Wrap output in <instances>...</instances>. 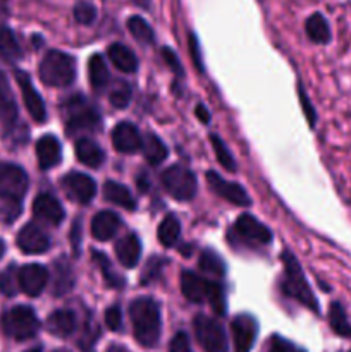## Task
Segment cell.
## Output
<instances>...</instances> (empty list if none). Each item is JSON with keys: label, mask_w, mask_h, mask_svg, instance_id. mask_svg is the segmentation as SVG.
<instances>
[{"label": "cell", "mask_w": 351, "mask_h": 352, "mask_svg": "<svg viewBox=\"0 0 351 352\" xmlns=\"http://www.w3.org/2000/svg\"><path fill=\"white\" fill-rule=\"evenodd\" d=\"M129 316L134 337L143 347L157 346L162 332L160 308L151 298H138L131 302Z\"/></svg>", "instance_id": "obj_1"}, {"label": "cell", "mask_w": 351, "mask_h": 352, "mask_svg": "<svg viewBox=\"0 0 351 352\" xmlns=\"http://www.w3.org/2000/svg\"><path fill=\"white\" fill-rule=\"evenodd\" d=\"M282 265H284V284H282L284 294L298 301L305 308L319 313V301H317L315 294L310 289L308 280H306L305 274H303L301 265L298 263V260H296V256L291 251L282 253Z\"/></svg>", "instance_id": "obj_2"}, {"label": "cell", "mask_w": 351, "mask_h": 352, "mask_svg": "<svg viewBox=\"0 0 351 352\" xmlns=\"http://www.w3.org/2000/svg\"><path fill=\"white\" fill-rule=\"evenodd\" d=\"M40 79L54 88H65L72 85L76 79L74 57L61 50L47 52L40 64Z\"/></svg>", "instance_id": "obj_3"}, {"label": "cell", "mask_w": 351, "mask_h": 352, "mask_svg": "<svg viewBox=\"0 0 351 352\" xmlns=\"http://www.w3.org/2000/svg\"><path fill=\"white\" fill-rule=\"evenodd\" d=\"M3 332L16 340L33 339L40 330V322L30 306H16L2 318Z\"/></svg>", "instance_id": "obj_4"}, {"label": "cell", "mask_w": 351, "mask_h": 352, "mask_svg": "<svg viewBox=\"0 0 351 352\" xmlns=\"http://www.w3.org/2000/svg\"><path fill=\"white\" fill-rule=\"evenodd\" d=\"M65 109H67L65 127H67L69 134L89 133V131H96L100 127L98 112L83 96H74L69 100L65 103Z\"/></svg>", "instance_id": "obj_5"}, {"label": "cell", "mask_w": 351, "mask_h": 352, "mask_svg": "<svg viewBox=\"0 0 351 352\" xmlns=\"http://www.w3.org/2000/svg\"><path fill=\"white\" fill-rule=\"evenodd\" d=\"M162 184H164L165 191L178 201H188L196 195V182L195 174L189 168L181 167V165H172V167L165 168L162 174Z\"/></svg>", "instance_id": "obj_6"}, {"label": "cell", "mask_w": 351, "mask_h": 352, "mask_svg": "<svg viewBox=\"0 0 351 352\" xmlns=\"http://www.w3.org/2000/svg\"><path fill=\"white\" fill-rule=\"evenodd\" d=\"M28 184L30 181L24 168L9 162H0V198L19 203L26 195Z\"/></svg>", "instance_id": "obj_7"}, {"label": "cell", "mask_w": 351, "mask_h": 352, "mask_svg": "<svg viewBox=\"0 0 351 352\" xmlns=\"http://www.w3.org/2000/svg\"><path fill=\"white\" fill-rule=\"evenodd\" d=\"M195 336L205 352H227V339L222 327L215 320L198 315L193 322Z\"/></svg>", "instance_id": "obj_8"}, {"label": "cell", "mask_w": 351, "mask_h": 352, "mask_svg": "<svg viewBox=\"0 0 351 352\" xmlns=\"http://www.w3.org/2000/svg\"><path fill=\"white\" fill-rule=\"evenodd\" d=\"M234 352H250L258 333V323L251 315H237L231 323Z\"/></svg>", "instance_id": "obj_9"}, {"label": "cell", "mask_w": 351, "mask_h": 352, "mask_svg": "<svg viewBox=\"0 0 351 352\" xmlns=\"http://www.w3.org/2000/svg\"><path fill=\"white\" fill-rule=\"evenodd\" d=\"M206 182H209V186L212 188V191L215 192V195H219L220 198L226 199V201L234 203V205L237 206H248L251 203L250 196L244 191V188H241L236 182L226 181V179L220 177L217 172H206Z\"/></svg>", "instance_id": "obj_10"}, {"label": "cell", "mask_w": 351, "mask_h": 352, "mask_svg": "<svg viewBox=\"0 0 351 352\" xmlns=\"http://www.w3.org/2000/svg\"><path fill=\"white\" fill-rule=\"evenodd\" d=\"M17 280H19V289L24 294L30 296V298H36L47 287L48 270L36 263L24 265L17 274Z\"/></svg>", "instance_id": "obj_11"}, {"label": "cell", "mask_w": 351, "mask_h": 352, "mask_svg": "<svg viewBox=\"0 0 351 352\" xmlns=\"http://www.w3.org/2000/svg\"><path fill=\"white\" fill-rule=\"evenodd\" d=\"M16 81L17 85H19L21 95H23L24 105H26L30 116L33 117L36 122H43V120L47 119V109H45V103L43 100H41V96L38 95V91L34 89L30 76L23 71H16Z\"/></svg>", "instance_id": "obj_12"}, {"label": "cell", "mask_w": 351, "mask_h": 352, "mask_svg": "<svg viewBox=\"0 0 351 352\" xmlns=\"http://www.w3.org/2000/svg\"><path fill=\"white\" fill-rule=\"evenodd\" d=\"M17 246L24 254H41L50 248V237L34 223H28L17 234Z\"/></svg>", "instance_id": "obj_13"}, {"label": "cell", "mask_w": 351, "mask_h": 352, "mask_svg": "<svg viewBox=\"0 0 351 352\" xmlns=\"http://www.w3.org/2000/svg\"><path fill=\"white\" fill-rule=\"evenodd\" d=\"M64 186L69 196L81 205H88L96 195V184L89 175L81 172H71L64 177Z\"/></svg>", "instance_id": "obj_14"}, {"label": "cell", "mask_w": 351, "mask_h": 352, "mask_svg": "<svg viewBox=\"0 0 351 352\" xmlns=\"http://www.w3.org/2000/svg\"><path fill=\"white\" fill-rule=\"evenodd\" d=\"M33 215L36 219L43 220V222L50 223V226H58L64 220L65 212L55 196L48 195V192H41L33 201Z\"/></svg>", "instance_id": "obj_15"}, {"label": "cell", "mask_w": 351, "mask_h": 352, "mask_svg": "<svg viewBox=\"0 0 351 352\" xmlns=\"http://www.w3.org/2000/svg\"><path fill=\"white\" fill-rule=\"evenodd\" d=\"M234 230H236L243 239L250 241V243L268 244L272 241L270 230H268L264 223L258 222L253 215H248V213L237 217L236 223H234Z\"/></svg>", "instance_id": "obj_16"}, {"label": "cell", "mask_w": 351, "mask_h": 352, "mask_svg": "<svg viewBox=\"0 0 351 352\" xmlns=\"http://www.w3.org/2000/svg\"><path fill=\"white\" fill-rule=\"evenodd\" d=\"M112 144L120 153H134L143 146L140 131L131 122H120L112 131Z\"/></svg>", "instance_id": "obj_17"}, {"label": "cell", "mask_w": 351, "mask_h": 352, "mask_svg": "<svg viewBox=\"0 0 351 352\" xmlns=\"http://www.w3.org/2000/svg\"><path fill=\"white\" fill-rule=\"evenodd\" d=\"M36 157L41 170L55 167L62 158V146L58 140L52 134H45L36 143Z\"/></svg>", "instance_id": "obj_18"}, {"label": "cell", "mask_w": 351, "mask_h": 352, "mask_svg": "<svg viewBox=\"0 0 351 352\" xmlns=\"http://www.w3.org/2000/svg\"><path fill=\"white\" fill-rule=\"evenodd\" d=\"M210 280L203 278L202 275L195 274V272H182L181 275V291L188 301L202 302L206 299V292H209Z\"/></svg>", "instance_id": "obj_19"}, {"label": "cell", "mask_w": 351, "mask_h": 352, "mask_svg": "<svg viewBox=\"0 0 351 352\" xmlns=\"http://www.w3.org/2000/svg\"><path fill=\"white\" fill-rule=\"evenodd\" d=\"M76 315L71 309H57L47 318V330L55 337H69L76 330Z\"/></svg>", "instance_id": "obj_20"}, {"label": "cell", "mask_w": 351, "mask_h": 352, "mask_svg": "<svg viewBox=\"0 0 351 352\" xmlns=\"http://www.w3.org/2000/svg\"><path fill=\"white\" fill-rule=\"evenodd\" d=\"M120 227V219L114 212H98L92 220V236L96 241H109Z\"/></svg>", "instance_id": "obj_21"}, {"label": "cell", "mask_w": 351, "mask_h": 352, "mask_svg": "<svg viewBox=\"0 0 351 352\" xmlns=\"http://www.w3.org/2000/svg\"><path fill=\"white\" fill-rule=\"evenodd\" d=\"M116 254L117 260L120 261V265L126 268H134L140 261L141 256V243L138 239V236L134 234H127L126 237L119 241L116 244Z\"/></svg>", "instance_id": "obj_22"}, {"label": "cell", "mask_w": 351, "mask_h": 352, "mask_svg": "<svg viewBox=\"0 0 351 352\" xmlns=\"http://www.w3.org/2000/svg\"><path fill=\"white\" fill-rule=\"evenodd\" d=\"M17 119V105L12 96L9 81L6 74L0 71V124L3 126H12Z\"/></svg>", "instance_id": "obj_23"}, {"label": "cell", "mask_w": 351, "mask_h": 352, "mask_svg": "<svg viewBox=\"0 0 351 352\" xmlns=\"http://www.w3.org/2000/svg\"><path fill=\"white\" fill-rule=\"evenodd\" d=\"M76 157L81 164H85L86 167H100L105 160V153H103L102 148L95 143L89 138H81V140L76 143Z\"/></svg>", "instance_id": "obj_24"}, {"label": "cell", "mask_w": 351, "mask_h": 352, "mask_svg": "<svg viewBox=\"0 0 351 352\" xmlns=\"http://www.w3.org/2000/svg\"><path fill=\"white\" fill-rule=\"evenodd\" d=\"M305 31H306V36H308L313 43L327 45L330 41V38H332L329 21H327L326 16L320 12L312 14V16L306 19Z\"/></svg>", "instance_id": "obj_25"}, {"label": "cell", "mask_w": 351, "mask_h": 352, "mask_svg": "<svg viewBox=\"0 0 351 352\" xmlns=\"http://www.w3.org/2000/svg\"><path fill=\"white\" fill-rule=\"evenodd\" d=\"M110 62L114 64V67H117L123 72H134L138 69V58L126 45L123 43H112L107 50Z\"/></svg>", "instance_id": "obj_26"}, {"label": "cell", "mask_w": 351, "mask_h": 352, "mask_svg": "<svg viewBox=\"0 0 351 352\" xmlns=\"http://www.w3.org/2000/svg\"><path fill=\"white\" fill-rule=\"evenodd\" d=\"M103 196H105L107 201L114 203V205H119L126 210H134L136 208V199L131 195L129 189L124 184H119L116 181H107L103 186Z\"/></svg>", "instance_id": "obj_27"}, {"label": "cell", "mask_w": 351, "mask_h": 352, "mask_svg": "<svg viewBox=\"0 0 351 352\" xmlns=\"http://www.w3.org/2000/svg\"><path fill=\"white\" fill-rule=\"evenodd\" d=\"M88 78L89 82H92V88L95 91H103L109 85V69H107L105 58L100 54H95L89 57L88 60Z\"/></svg>", "instance_id": "obj_28"}, {"label": "cell", "mask_w": 351, "mask_h": 352, "mask_svg": "<svg viewBox=\"0 0 351 352\" xmlns=\"http://www.w3.org/2000/svg\"><path fill=\"white\" fill-rule=\"evenodd\" d=\"M0 55L10 62H16L23 57L16 34L6 24H0Z\"/></svg>", "instance_id": "obj_29"}, {"label": "cell", "mask_w": 351, "mask_h": 352, "mask_svg": "<svg viewBox=\"0 0 351 352\" xmlns=\"http://www.w3.org/2000/svg\"><path fill=\"white\" fill-rule=\"evenodd\" d=\"M329 325L339 337L351 339V322L341 302H332L329 308Z\"/></svg>", "instance_id": "obj_30"}, {"label": "cell", "mask_w": 351, "mask_h": 352, "mask_svg": "<svg viewBox=\"0 0 351 352\" xmlns=\"http://www.w3.org/2000/svg\"><path fill=\"white\" fill-rule=\"evenodd\" d=\"M179 236H181V223H179L178 217L167 215L158 226V241L162 243V246L172 248L178 243Z\"/></svg>", "instance_id": "obj_31"}, {"label": "cell", "mask_w": 351, "mask_h": 352, "mask_svg": "<svg viewBox=\"0 0 351 352\" xmlns=\"http://www.w3.org/2000/svg\"><path fill=\"white\" fill-rule=\"evenodd\" d=\"M143 151H145V158L150 162L151 165H158L167 158V146L162 143V140L155 134H148L143 141Z\"/></svg>", "instance_id": "obj_32"}, {"label": "cell", "mask_w": 351, "mask_h": 352, "mask_svg": "<svg viewBox=\"0 0 351 352\" xmlns=\"http://www.w3.org/2000/svg\"><path fill=\"white\" fill-rule=\"evenodd\" d=\"M127 30L133 34L134 40H138L143 45H150L155 41V33L151 30L150 24L143 19L141 16H131L127 19Z\"/></svg>", "instance_id": "obj_33"}, {"label": "cell", "mask_w": 351, "mask_h": 352, "mask_svg": "<svg viewBox=\"0 0 351 352\" xmlns=\"http://www.w3.org/2000/svg\"><path fill=\"white\" fill-rule=\"evenodd\" d=\"M198 265L205 274L219 275V277H222V275L226 274V265H224L222 258L212 250H205L202 254H200Z\"/></svg>", "instance_id": "obj_34"}, {"label": "cell", "mask_w": 351, "mask_h": 352, "mask_svg": "<svg viewBox=\"0 0 351 352\" xmlns=\"http://www.w3.org/2000/svg\"><path fill=\"white\" fill-rule=\"evenodd\" d=\"M210 143H212L213 151H215V157L217 160L220 162V165L229 172L236 170V160H234V157L231 155V151L227 150L226 143H224L217 134H212V136H210Z\"/></svg>", "instance_id": "obj_35"}, {"label": "cell", "mask_w": 351, "mask_h": 352, "mask_svg": "<svg viewBox=\"0 0 351 352\" xmlns=\"http://www.w3.org/2000/svg\"><path fill=\"white\" fill-rule=\"evenodd\" d=\"M206 299H209L210 306H212L213 313L219 316L226 315V294H224L222 285L217 282H210L209 292H206Z\"/></svg>", "instance_id": "obj_36"}, {"label": "cell", "mask_w": 351, "mask_h": 352, "mask_svg": "<svg viewBox=\"0 0 351 352\" xmlns=\"http://www.w3.org/2000/svg\"><path fill=\"white\" fill-rule=\"evenodd\" d=\"M93 258H95L96 265H98L100 270H102L103 278H105L107 284H109L110 287H119V285L123 284V278H119V275L114 272L112 265H110V261H109V258H107L105 254L98 253V251H93Z\"/></svg>", "instance_id": "obj_37"}, {"label": "cell", "mask_w": 351, "mask_h": 352, "mask_svg": "<svg viewBox=\"0 0 351 352\" xmlns=\"http://www.w3.org/2000/svg\"><path fill=\"white\" fill-rule=\"evenodd\" d=\"M109 100L116 109H124V107H127L131 102V86L124 81L117 82L112 88V91H110Z\"/></svg>", "instance_id": "obj_38"}, {"label": "cell", "mask_w": 351, "mask_h": 352, "mask_svg": "<svg viewBox=\"0 0 351 352\" xmlns=\"http://www.w3.org/2000/svg\"><path fill=\"white\" fill-rule=\"evenodd\" d=\"M17 274L14 270V267H9L6 272L0 274V292L6 296H16L17 294Z\"/></svg>", "instance_id": "obj_39"}, {"label": "cell", "mask_w": 351, "mask_h": 352, "mask_svg": "<svg viewBox=\"0 0 351 352\" xmlns=\"http://www.w3.org/2000/svg\"><path fill=\"white\" fill-rule=\"evenodd\" d=\"M74 19L78 21L79 24H93L96 19V9L93 3L89 2H78L74 6Z\"/></svg>", "instance_id": "obj_40"}, {"label": "cell", "mask_w": 351, "mask_h": 352, "mask_svg": "<svg viewBox=\"0 0 351 352\" xmlns=\"http://www.w3.org/2000/svg\"><path fill=\"white\" fill-rule=\"evenodd\" d=\"M55 277H57V280H55V285H54L55 296L64 294V292H67L69 289H71L72 275H71V270H69L67 265H64V267H62V270H57Z\"/></svg>", "instance_id": "obj_41"}, {"label": "cell", "mask_w": 351, "mask_h": 352, "mask_svg": "<svg viewBox=\"0 0 351 352\" xmlns=\"http://www.w3.org/2000/svg\"><path fill=\"white\" fill-rule=\"evenodd\" d=\"M162 57H164L165 64H167L169 67H171V71L174 72V74H178V76L184 74V71H182L181 62H179L178 55H176V52L172 50V48H169V47L162 48Z\"/></svg>", "instance_id": "obj_42"}, {"label": "cell", "mask_w": 351, "mask_h": 352, "mask_svg": "<svg viewBox=\"0 0 351 352\" xmlns=\"http://www.w3.org/2000/svg\"><path fill=\"white\" fill-rule=\"evenodd\" d=\"M105 323L112 332H119L120 327H123V313L117 306H112L105 311Z\"/></svg>", "instance_id": "obj_43"}, {"label": "cell", "mask_w": 351, "mask_h": 352, "mask_svg": "<svg viewBox=\"0 0 351 352\" xmlns=\"http://www.w3.org/2000/svg\"><path fill=\"white\" fill-rule=\"evenodd\" d=\"M169 352H193L188 336L184 332L176 333L174 339L171 340V346H169Z\"/></svg>", "instance_id": "obj_44"}, {"label": "cell", "mask_w": 351, "mask_h": 352, "mask_svg": "<svg viewBox=\"0 0 351 352\" xmlns=\"http://www.w3.org/2000/svg\"><path fill=\"white\" fill-rule=\"evenodd\" d=\"M298 93H299V102H301V105H303V112H305L306 119H308L310 127H313L315 126V120H317L315 110H313L312 103H310L308 98H306V93H305V89H303L301 85H298Z\"/></svg>", "instance_id": "obj_45"}, {"label": "cell", "mask_w": 351, "mask_h": 352, "mask_svg": "<svg viewBox=\"0 0 351 352\" xmlns=\"http://www.w3.org/2000/svg\"><path fill=\"white\" fill-rule=\"evenodd\" d=\"M265 352H295V349L288 340L281 339V337H272L265 347Z\"/></svg>", "instance_id": "obj_46"}, {"label": "cell", "mask_w": 351, "mask_h": 352, "mask_svg": "<svg viewBox=\"0 0 351 352\" xmlns=\"http://www.w3.org/2000/svg\"><path fill=\"white\" fill-rule=\"evenodd\" d=\"M189 50H191V55H193V60H195L196 67L202 71L203 69V62L202 58H200V47H198V40H196L195 34H189Z\"/></svg>", "instance_id": "obj_47"}, {"label": "cell", "mask_w": 351, "mask_h": 352, "mask_svg": "<svg viewBox=\"0 0 351 352\" xmlns=\"http://www.w3.org/2000/svg\"><path fill=\"white\" fill-rule=\"evenodd\" d=\"M196 117H198V119L202 120L203 124H209L210 122V113H209V110H206L205 105H198V107H196Z\"/></svg>", "instance_id": "obj_48"}, {"label": "cell", "mask_w": 351, "mask_h": 352, "mask_svg": "<svg viewBox=\"0 0 351 352\" xmlns=\"http://www.w3.org/2000/svg\"><path fill=\"white\" fill-rule=\"evenodd\" d=\"M138 182H140V189H141V191H143V192L147 191V189H148V186H150V182L147 181V177H145L143 174L140 175V179H138Z\"/></svg>", "instance_id": "obj_49"}, {"label": "cell", "mask_w": 351, "mask_h": 352, "mask_svg": "<svg viewBox=\"0 0 351 352\" xmlns=\"http://www.w3.org/2000/svg\"><path fill=\"white\" fill-rule=\"evenodd\" d=\"M107 352H129V351L124 349V347H120V346H112Z\"/></svg>", "instance_id": "obj_50"}, {"label": "cell", "mask_w": 351, "mask_h": 352, "mask_svg": "<svg viewBox=\"0 0 351 352\" xmlns=\"http://www.w3.org/2000/svg\"><path fill=\"white\" fill-rule=\"evenodd\" d=\"M3 253H6V244H3V241H0V258L3 256Z\"/></svg>", "instance_id": "obj_51"}, {"label": "cell", "mask_w": 351, "mask_h": 352, "mask_svg": "<svg viewBox=\"0 0 351 352\" xmlns=\"http://www.w3.org/2000/svg\"><path fill=\"white\" fill-rule=\"evenodd\" d=\"M26 352H41V349H40V347H33V349H30V351H26Z\"/></svg>", "instance_id": "obj_52"}, {"label": "cell", "mask_w": 351, "mask_h": 352, "mask_svg": "<svg viewBox=\"0 0 351 352\" xmlns=\"http://www.w3.org/2000/svg\"><path fill=\"white\" fill-rule=\"evenodd\" d=\"M54 352H67V351H64V349H58V351H54Z\"/></svg>", "instance_id": "obj_53"}, {"label": "cell", "mask_w": 351, "mask_h": 352, "mask_svg": "<svg viewBox=\"0 0 351 352\" xmlns=\"http://www.w3.org/2000/svg\"><path fill=\"white\" fill-rule=\"evenodd\" d=\"M350 352H351V351H350Z\"/></svg>", "instance_id": "obj_54"}]
</instances>
